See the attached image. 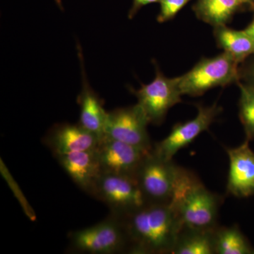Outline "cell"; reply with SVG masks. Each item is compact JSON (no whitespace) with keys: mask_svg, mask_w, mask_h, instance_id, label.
I'll return each mask as SVG.
<instances>
[{"mask_svg":"<svg viewBox=\"0 0 254 254\" xmlns=\"http://www.w3.org/2000/svg\"><path fill=\"white\" fill-rule=\"evenodd\" d=\"M119 217L126 230L131 254H172L183 229L169 203H148Z\"/></svg>","mask_w":254,"mask_h":254,"instance_id":"6da1fadb","label":"cell"},{"mask_svg":"<svg viewBox=\"0 0 254 254\" xmlns=\"http://www.w3.org/2000/svg\"><path fill=\"white\" fill-rule=\"evenodd\" d=\"M221 198L205 188L194 174L180 168L170 204L183 228L213 230L218 227Z\"/></svg>","mask_w":254,"mask_h":254,"instance_id":"7a4b0ae2","label":"cell"},{"mask_svg":"<svg viewBox=\"0 0 254 254\" xmlns=\"http://www.w3.org/2000/svg\"><path fill=\"white\" fill-rule=\"evenodd\" d=\"M240 64L229 53L203 58L193 68L178 76L182 95L196 97L217 87H225L240 81Z\"/></svg>","mask_w":254,"mask_h":254,"instance_id":"3957f363","label":"cell"},{"mask_svg":"<svg viewBox=\"0 0 254 254\" xmlns=\"http://www.w3.org/2000/svg\"><path fill=\"white\" fill-rule=\"evenodd\" d=\"M70 247L77 253L113 254L128 252V242L122 219L109 217L93 226L69 234Z\"/></svg>","mask_w":254,"mask_h":254,"instance_id":"277c9868","label":"cell"},{"mask_svg":"<svg viewBox=\"0 0 254 254\" xmlns=\"http://www.w3.org/2000/svg\"><path fill=\"white\" fill-rule=\"evenodd\" d=\"M91 195L109 207L111 213L122 216L148 203L136 179L103 173Z\"/></svg>","mask_w":254,"mask_h":254,"instance_id":"5b68a950","label":"cell"},{"mask_svg":"<svg viewBox=\"0 0 254 254\" xmlns=\"http://www.w3.org/2000/svg\"><path fill=\"white\" fill-rule=\"evenodd\" d=\"M180 170L173 160L158 158L151 151L142 162L135 179L148 203H168Z\"/></svg>","mask_w":254,"mask_h":254,"instance_id":"8992f818","label":"cell"},{"mask_svg":"<svg viewBox=\"0 0 254 254\" xmlns=\"http://www.w3.org/2000/svg\"><path fill=\"white\" fill-rule=\"evenodd\" d=\"M131 91L138 100L137 104L145 114L148 123L160 125L169 110L182 102V93L179 86L178 76L168 78L155 67V76L148 84L142 85L141 88Z\"/></svg>","mask_w":254,"mask_h":254,"instance_id":"52a82bcc","label":"cell"},{"mask_svg":"<svg viewBox=\"0 0 254 254\" xmlns=\"http://www.w3.org/2000/svg\"><path fill=\"white\" fill-rule=\"evenodd\" d=\"M148 124L138 104L118 108L107 113L104 136L152 151L153 146L147 131Z\"/></svg>","mask_w":254,"mask_h":254,"instance_id":"ba28073f","label":"cell"},{"mask_svg":"<svg viewBox=\"0 0 254 254\" xmlns=\"http://www.w3.org/2000/svg\"><path fill=\"white\" fill-rule=\"evenodd\" d=\"M197 109L198 113L195 118L175 125L168 136L153 147L152 153L163 160H173L179 150L190 144L200 133L208 130L222 111L221 107L217 103L210 106L198 105Z\"/></svg>","mask_w":254,"mask_h":254,"instance_id":"9c48e42d","label":"cell"},{"mask_svg":"<svg viewBox=\"0 0 254 254\" xmlns=\"http://www.w3.org/2000/svg\"><path fill=\"white\" fill-rule=\"evenodd\" d=\"M103 173L135 178L137 170L150 152L104 136L95 148Z\"/></svg>","mask_w":254,"mask_h":254,"instance_id":"30bf717a","label":"cell"},{"mask_svg":"<svg viewBox=\"0 0 254 254\" xmlns=\"http://www.w3.org/2000/svg\"><path fill=\"white\" fill-rule=\"evenodd\" d=\"M226 151L230 160L227 193L238 198L252 196L254 195V152L250 141L246 139L240 146L226 148Z\"/></svg>","mask_w":254,"mask_h":254,"instance_id":"8fae6325","label":"cell"},{"mask_svg":"<svg viewBox=\"0 0 254 254\" xmlns=\"http://www.w3.org/2000/svg\"><path fill=\"white\" fill-rule=\"evenodd\" d=\"M100 141L96 135L79 124H58L52 127L43 138V143L53 152L54 156L94 150Z\"/></svg>","mask_w":254,"mask_h":254,"instance_id":"7c38bea8","label":"cell"},{"mask_svg":"<svg viewBox=\"0 0 254 254\" xmlns=\"http://www.w3.org/2000/svg\"><path fill=\"white\" fill-rule=\"evenodd\" d=\"M58 163L73 182L91 194L95 183L103 174L95 149L55 155Z\"/></svg>","mask_w":254,"mask_h":254,"instance_id":"4fadbf2b","label":"cell"},{"mask_svg":"<svg viewBox=\"0 0 254 254\" xmlns=\"http://www.w3.org/2000/svg\"><path fill=\"white\" fill-rule=\"evenodd\" d=\"M78 54L81 65L82 88L78 97L80 105L79 125L96 135L100 140L104 137V128L107 113L103 102L87 81L81 46L78 44Z\"/></svg>","mask_w":254,"mask_h":254,"instance_id":"5bb4252c","label":"cell"},{"mask_svg":"<svg viewBox=\"0 0 254 254\" xmlns=\"http://www.w3.org/2000/svg\"><path fill=\"white\" fill-rule=\"evenodd\" d=\"M245 7L244 0H196L192 9L197 18L214 28L227 25Z\"/></svg>","mask_w":254,"mask_h":254,"instance_id":"9a60e30c","label":"cell"},{"mask_svg":"<svg viewBox=\"0 0 254 254\" xmlns=\"http://www.w3.org/2000/svg\"><path fill=\"white\" fill-rule=\"evenodd\" d=\"M213 28L217 46L231 55L240 64L254 54V39L245 29L239 31L227 25Z\"/></svg>","mask_w":254,"mask_h":254,"instance_id":"2e32d148","label":"cell"},{"mask_svg":"<svg viewBox=\"0 0 254 254\" xmlns=\"http://www.w3.org/2000/svg\"><path fill=\"white\" fill-rule=\"evenodd\" d=\"M215 230L182 229L172 254H215L214 242Z\"/></svg>","mask_w":254,"mask_h":254,"instance_id":"e0dca14e","label":"cell"},{"mask_svg":"<svg viewBox=\"0 0 254 254\" xmlns=\"http://www.w3.org/2000/svg\"><path fill=\"white\" fill-rule=\"evenodd\" d=\"M214 242L217 254H254V247L236 225L217 227Z\"/></svg>","mask_w":254,"mask_h":254,"instance_id":"ac0fdd59","label":"cell"},{"mask_svg":"<svg viewBox=\"0 0 254 254\" xmlns=\"http://www.w3.org/2000/svg\"><path fill=\"white\" fill-rule=\"evenodd\" d=\"M240 90V119L244 127L246 139L254 140V88L237 82Z\"/></svg>","mask_w":254,"mask_h":254,"instance_id":"d6986e66","label":"cell"},{"mask_svg":"<svg viewBox=\"0 0 254 254\" xmlns=\"http://www.w3.org/2000/svg\"><path fill=\"white\" fill-rule=\"evenodd\" d=\"M191 0H160V12L157 16L159 23L170 21Z\"/></svg>","mask_w":254,"mask_h":254,"instance_id":"ffe728a7","label":"cell"},{"mask_svg":"<svg viewBox=\"0 0 254 254\" xmlns=\"http://www.w3.org/2000/svg\"><path fill=\"white\" fill-rule=\"evenodd\" d=\"M240 81L254 88V54L240 64Z\"/></svg>","mask_w":254,"mask_h":254,"instance_id":"44dd1931","label":"cell"},{"mask_svg":"<svg viewBox=\"0 0 254 254\" xmlns=\"http://www.w3.org/2000/svg\"><path fill=\"white\" fill-rule=\"evenodd\" d=\"M160 0H133L131 9L128 12V18H133L135 15L138 13V11L141 9L143 6L146 5L153 4V3H159Z\"/></svg>","mask_w":254,"mask_h":254,"instance_id":"7402d4cb","label":"cell"},{"mask_svg":"<svg viewBox=\"0 0 254 254\" xmlns=\"http://www.w3.org/2000/svg\"><path fill=\"white\" fill-rule=\"evenodd\" d=\"M245 31L250 35L254 39V17L252 22L250 23L248 26L245 28Z\"/></svg>","mask_w":254,"mask_h":254,"instance_id":"603a6c76","label":"cell"},{"mask_svg":"<svg viewBox=\"0 0 254 254\" xmlns=\"http://www.w3.org/2000/svg\"><path fill=\"white\" fill-rule=\"evenodd\" d=\"M247 8L254 11V0H244Z\"/></svg>","mask_w":254,"mask_h":254,"instance_id":"cb8c5ba5","label":"cell"},{"mask_svg":"<svg viewBox=\"0 0 254 254\" xmlns=\"http://www.w3.org/2000/svg\"><path fill=\"white\" fill-rule=\"evenodd\" d=\"M55 1H56V2L58 3V4L59 5L60 7L62 8L61 0H55Z\"/></svg>","mask_w":254,"mask_h":254,"instance_id":"d4e9b609","label":"cell"}]
</instances>
